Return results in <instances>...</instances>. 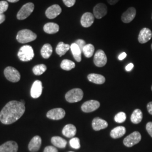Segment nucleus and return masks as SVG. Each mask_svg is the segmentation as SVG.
Wrapping results in <instances>:
<instances>
[{
    "mask_svg": "<svg viewBox=\"0 0 152 152\" xmlns=\"http://www.w3.org/2000/svg\"><path fill=\"white\" fill-rule=\"evenodd\" d=\"M93 12V14L95 18H96L98 19H102L107 14V6L103 3L98 4L94 7Z\"/></svg>",
    "mask_w": 152,
    "mask_h": 152,
    "instance_id": "nucleus-11",
    "label": "nucleus"
},
{
    "mask_svg": "<svg viewBox=\"0 0 152 152\" xmlns=\"http://www.w3.org/2000/svg\"><path fill=\"white\" fill-rule=\"evenodd\" d=\"M9 7V4L5 1H0V14H4L7 11Z\"/></svg>",
    "mask_w": 152,
    "mask_h": 152,
    "instance_id": "nucleus-34",
    "label": "nucleus"
},
{
    "mask_svg": "<svg viewBox=\"0 0 152 152\" xmlns=\"http://www.w3.org/2000/svg\"><path fill=\"white\" fill-rule=\"evenodd\" d=\"M147 110L149 113L152 115V102H149L147 105Z\"/></svg>",
    "mask_w": 152,
    "mask_h": 152,
    "instance_id": "nucleus-39",
    "label": "nucleus"
},
{
    "mask_svg": "<svg viewBox=\"0 0 152 152\" xmlns=\"http://www.w3.org/2000/svg\"></svg>",
    "mask_w": 152,
    "mask_h": 152,
    "instance_id": "nucleus-47",
    "label": "nucleus"
},
{
    "mask_svg": "<svg viewBox=\"0 0 152 152\" xmlns=\"http://www.w3.org/2000/svg\"><path fill=\"white\" fill-rule=\"evenodd\" d=\"M141 139V134L138 131H134L130 135L126 137L124 144L126 147H132L139 143Z\"/></svg>",
    "mask_w": 152,
    "mask_h": 152,
    "instance_id": "nucleus-7",
    "label": "nucleus"
},
{
    "mask_svg": "<svg viewBox=\"0 0 152 152\" xmlns=\"http://www.w3.org/2000/svg\"><path fill=\"white\" fill-rule=\"evenodd\" d=\"M44 31L48 34H55L59 31V26L55 23H48L44 26Z\"/></svg>",
    "mask_w": 152,
    "mask_h": 152,
    "instance_id": "nucleus-23",
    "label": "nucleus"
},
{
    "mask_svg": "<svg viewBox=\"0 0 152 152\" xmlns=\"http://www.w3.org/2000/svg\"><path fill=\"white\" fill-rule=\"evenodd\" d=\"M119 1L120 0H107V2L109 4L111 5H113L115 4H117Z\"/></svg>",
    "mask_w": 152,
    "mask_h": 152,
    "instance_id": "nucleus-42",
    "label": "nucleus"
},
{
    "mask_svg": "<svg viewBox=\"0 0 152 152\" xmlns=\"http://www.w3.org/2000/svg\"><path fill=\"white\" fill-rule=\"evenodd\" d=\"M134 68V64L132 63H130L126 66V70L128 72L131 71Z\"/></svg>",
    "mask_w": 152,
    "mask_h": 152,
    "instance_id": "nucleus-40",
    "label": "nucleus"
},
{
    "mask_svg": "<svg viewBox=\"0 0 152 152\" xmlns=\"http://www.w3.org/2000/svg\"><path fill=\"white\" fill-rule=\"evenodd\" d=\"M100 104L98 101L94 100H88L82 105V110L85 113L92 112L97 110L100 107Z\"/></svg>",
    "mask_w": 152,
    "mask_h": 152,
    "instance_id": "nucleus-9",
    "label": "nucleus"
},
{
    "mask_svg": "<svg viewBox=\"0 0 152 152\" xmlns=\"http://www.w3.org/2000/svg\"><path fill=\"white\" fill-rule=\"evenodd\" d=\"M142 119V113L140 109H135L131 116V121L134 124H138L141 122Z\"/></svg>",
    "mask_w": 152,
    "mask_h": 152,
    "instance_id": "nucleus-27",
    "label": "nucleus"
},
{
    "mask_svg": "<svg viewBox=\"0 0 152 152\" xmlns=\"http://www.w3.org/2000/svg\"><path fill=\"white\" fill-rule=\"evenodd\" d=\"M126 130L124 126H118L115 127L110 133V136L113 139L120 138L126 134Z\"/></svg>",
    "mask_w": 152,
    "mask_h": 152,
    "instance_id": "nucleus-22",
    "label": "nucleus"
},
{
    "mask_svg": "<svg viewBox=\"0 0 152 152\" xmlns=\"http://www.w3.org/2000/svg\"><path fill=\"white\" fill-rule=\"evenodd\" d=\"M94 62L98 67H103L107 63V58L104 51L102 50H98L94 55Z\"/></svg>",
    "mask_w": 152,
    "mask_h": 152,
    "instance_id": "nucleus-8",
    "label": "nucleus"
},
{
    "mask_svg": "<svg viewBox=\"0 0 152 152\" xmlns=\"http://www.w3.org/2000/svg\"><path fill=\"white\" fill-rule=\"evenodd\" d=\"M136 14V9L133 7H131L122 14L121 20L125 23H129L134 19Z\"/></svg>",
    "mask_w": 152,
    "mask_h": 152,
    "instance_id": "nucleus-13",
    "label": "nucleus"
},
{
    "mask_svg": "<svg viewBox=\"0 0 152 152\" xmlns=\"http://www.w3.org/2000/svg\"><path fill=\"white\" fill-rule=\"evenodd\" d=\"M75 63L73 61L68 59L63 60L60 64L61 68L65 71H71L75 67Z\"/></svg>",
    "mask_w": 152,
    "mask_h": 152,
    "instance_id": "nucleus-29",
    "label": "nucleus"
},
{
    "mask_svg": "<svg viewBox=\"0 0 152 152\" xmlns=\"http://www.w3.org/2000/svg\"><path fill=\"white\" fill-rule=\"evenodd\" d=\"M53 53V48L50 44H45L42 46L41 54L44 59H48Z\"/></svg>",
    "mask_w": 152,
    "mask_h": 152,
    "instance_id": "nucleus-28",
    "label": "nucleus"
},
{
    "mask_svg": "<svg viewBox=\"0 0 152 152\" xmlns=\"http://www.w3.org/2000/svg\"><path fill=\"white\" fill-rule=\"evenodd\" d=\"M152 37V32L151 29L144 28L141 29L138 36V41L140 44H145L148 42Z\"/></svg>",
    "mask_w": 152,
    "mask_h": 152,
    "instance_id": "nucleus-15",
    "label": "nucleus"
},
{
    "mask_svg": "<svg viewBox=\"0 0 152 152\" xmlns=\"http://www.w3.org/2000/svg\"><path fill=\"white\" fill-rule=\"evenodd\" d=\"M95 51V48L92 44H87L83 49V53L85 56L87 58H91L92 56Z\"/></svg>",
    "mask_w": 152,
    "mask_h": 152,
    "instance_id": "nucleus-30",
    "label": "nucleus"
},
{
    "mask_svg": "<svg viewBox=\"0 0 152 152\" xmlns=\"http://www.w3.org/2000/svg\"><path fill=\"white\" fill-rule=\"evenodd\" d=\"M69 144H70V145L72 148L76 149H78L81 147L80 141L78 137L72 138L69 141Z\"/></svg>",
    "mask_w": 152,
    "mask_h": 152,
    "instance_id": "nucleus-33",
    "label": "nucleus"
},
{
    "mask_svg": "<svg viewBox=\"0 0 152 152\" xmlns=\"http://www.w3.org/2000/svg\"><path fill=\"white\" fill-rule=\"evenodd\" d=\"M87 78L89 81L99 85L103 84L105 81V78L103 76L95 73H91L88 75L87 76Z\"/></svg>",
    "mask_w": 152,
    "mask_h": 152,
    "instance_id": "nucleus-21",
    "label": "nucleus"
},
{
    "mask_svg": "<svg viewBox=\"0 0 152 152\" xmlns=\"http://www.w3.org/2000/svg\"><path fill=\"white\" fill-rule=\"evenodd\" d=\"M77 132V129L75 126L72 124H68L65 126L62 131L64 136L71 138L75 136Z\"/></svg>",
    "mask_w": 152,
    "mask_h": 152,
    "instance_id": "nucleus-20",
    "label": "nucleus"
},
{
    "mask_svg": "<svg viewBox=\"0 0 152 152\" xmlns=\"http://www.w3.org/2000/svg\"><path fill=\"white\" fill-rule=\"evenodd\" d=\"M65 115V110L63 109L54 108L49 110L46 116L51 120H59L63 118Z\"/></svg>",
    "mask_w": 152,
    "mask_h": 152,
    "instance_id": "nucleus-10",
    "label": "nucleus"
},
{
    "mask_svg": "<svg viewBox=\"0 0 152 152\" xmlns=\"http://www.w3.org/2000/svg\"><path fill=\"white\" fill-rule=\"evenodd\" d=\"M4 75L7 80L12 82H17L20 79L19 71L12 66H7L4 70Z\"/></svg>",
    "mask_w": 152,
    "mask_h": 152,
    "instance_id": "nucleus-6",
    "label": "nucleus"
},
{
    "mask_svg": "<svg viewBox=\"0 0 152 152\" xmlns=\"http://www.w3.org/2000/svg\"></svg>",
    "mask_w": 152,
    "mask_h": 152,
    "instance_id": "nucleus-48",
    "label": "nucleus"
},
{
    "mask_svg": "<svg viewBox=\"0 0 152 152\" xmlns=\"http://www.w3.org/2000/svg\"><path fill=\"white\" fill-rule=\"evenodd\" d=\"M26 110L25 105L12 100L6 104L0 112V121L5 125H10L20 119Z\"/></svg>",
    "mask_w": 152,
    "mask_h": 152,
    "instance_id": "nucleus-1",
    "label": "nucleus"
},
{
    "mask_svg": "<svg viewBox=\"0 0 152 152\" xmlns=\"http://www.w3.org/2000/svg\"><path fill=\"white\" fill-rule=\"evenodd\" d=\"M34 5L32 2H28L24 5L17 14V18L19 20H24L29 16L34 10Z\"/></svg>",
    "mask_w": 152,
    "mask_h": 152,
    "instance_id": "nucleus-5",
    "label": "nucleus"
},
{
    "mask_svg": "<svg viewBox=\"0 0 152 152\" xmlns=\"http://www.w3.org/2000/svg\"><path fill=\"white\" fill-rule=\"evenodd\" d=\"M7 1L10 2H11V3H15V2H18L19 0H7Z\"/></svg>",
    "mask_w": 152,
    "mask_h": 152,
    "instance_id": "nucleus-44",
    "label": "nucleus"
},
{
    "mask_svg": "<svg viewBox=\"0 0 152 152\" xmlns=\"http://www.w3.org/2000/svg\"><path fill=\"white\" fill-rule=\"evenodd\" d=\"M71 50L75 59L77 62H80L81 61L82 51L78 46L75 42L73 43L71 45Z\"/></svg>",
    "mask_w": 152,
    "mask_h": 152,
    "instance_id": "nucleus-24",
    "label": "nucleus"
},
{
    "mask_svg": "<svg viewBox=\"0 0 152 152\" xmlns=\"http://www.w3.org/2000/svg\"><path fill=\"white\" fill-rule=\"evenodd\" d=\"M83 96V92L80 88H73L66 94L65 99L71 103L80 102Z\"/></svg>",
    "mask_w": 152,
    "mask_h": 152,
    "instance_id": "nucleus-4",
    "label": "nucleus"
},
{
    "mask_svg": "<svg viewBox=\"0 0 152 152\" xmlns=\"http://www.w3.org/2000/svg\"><path fill=\"white\" fill-rule=\"evenodd\" d=\"M151 48H152V46H151Z\"/></svg>",
    "mask_w": 152,
    "mask_h": 152,
    "instance_id": "nucleus-46",
    "label": "nucleus"
},
{
    "mask_svg": "<svg viewBox=\"0 0 152 152\" xmlns=\"http://www.w3.org/2000/svg\"><path fill=\"white\" fill-rule=\"evenodd\" d=\"M18 145L16 142L9 141L0 146V152H17Z\"/></svg>",
    "mask_w": 152,
    "mask_h": 152,
    "instance_id": "nucleus-17",
    "label": "nucleus"
},
{
    "mask_svg": "<svg viewBox=\"0 0 152 152\" xmlns=\"http://www.w3.org/2000/svg\"><path fill=\"white\" fill-rule=\"evenodd\" d=\"M42 92V84L39 80H36L33 83L31 89V95L33 98L37 99L39 98Z\"/></svg>",
    "mask_w": 152,
    "mask_h": 152,
    "instance_id": "nucleus-14",
    "label": "nucleus"
},
{
    "mask_svg": "<svg viewBox=\"0 0 152 152\" xmlns=\"http://www.w3.org/2000/svg\"><path fill=\"white\" fill-rule=\"evenodd\" d=\"M108 126L107 122L99 117L95 118L92 120V127L95 131H99L106 129Z\"/></svg>",
    "mask_w": 152,
    "mask_h": 152,
    "instance_id": "nucleus-19",
    "label": "nucleus"
},
{
    "mask_svg": "<svg viewBox=\"0 0 152 152\" xmlns=\"http://www.w3.org/2000/svg\"><path fill=\"white\" fill-rule=\"evenodd\" d=\"M126 120V115L124 112H119L114 117V121L117 123H123Z\"/></svg>",
    "mask_w": 152,
    "mask_h": 152,
    "instance_id": "nucleus-32",
    "label": "nucleus"
},
{
    "mask_svg": "<svg viewBox=\"0 0 152 152\" xmlns=\"http://www.w3.org/2000/svg\"><path fill=\"white\" fill-rule=\"evenodd\" d=\"M146 129L148 134L152 137V122H149L146 125Z\"/></svg>",
    "mask_w": 152,
    "mask_h": 152,
    "instance_id": "nucleus-38",
    "label": "nucleus"
},
{
    "mask_svg": "<svg viewBox=\"0 0 152 152\" xmlns=\"http://www.w3.org/2000/svg\"><path fill=\"white\" fill-rule=\"evenodd\" d=\"M61 12V8L58 5H53L47 9L45 12V15L48 18L53 19L59 15Z\"/></svg>",
    "mask_w": 152,
    "mask_h": 152,
    "instance_id": "nucleus-12",
    "label": "nucleus"
},
{
    "mask_svg": "<svg viewBox=\"0 0 152 152\" xmlns=\"http://www.w3.org/2000/svg\"><path fill=\"white\" fill-rule=\"evenodd\" d=\"M75 43L78 46V47L80 48V49L81 50L82 52H83V49L84 48V47L86 45L85 41L83 39H78L76 41Z\"/></svg>",
    "mask_w": 152,
    "mask_h": 152,
    "instance_id": "nucleus-35",
    "label": "nucleus"
},
{
    "mask_svg": "<svg viewBox=\"0 0 152 152\" xmlns=\"http://www.w3.org/2000/svg\"><path fill=\"white\" fill-rule=\"evenodd\" d=\"M95 16L94 14L87 12L83 14L81 19V24L82 26L85 28H88L91 27L94 22Z\"/></svg>",
    "mask_w": 152,
    "mask_h": 152,
    "instance_id": "nucleus-16",
    "label": "nucleus"
},
{
    "mask_svg": "<svg viewBox=\"0 0 152 152\" xmlns=\"http://www.w3.org/2000/svg\"><path fill=\"white\" fill-rule=\"evenodd\" d=\"M42 143L41 138L39 136H34L28 145V149L31 152H36L39 149Z\"/></svg>",
    "mask_w": 152,
    "mask_h": 152,
    "instance_id": "nucleus-18",
    "label": "nucleus"
},
{
    "mask_svg": "<svg viewBox=\"0 0 152 152\" xmlns=\"http://www.w3.org/2000/svg\"><path fill=\"white\" fill-rule=\"evenodd\" d=\"M63 1L65 5L68 7H72L76 3V0H63Z\"/></svg>",
    "mask_w": 152,
    "mask_h": 152,
    "instance_id": "nucleus-36",
    "label": "nucleus"
},
{
    "mask_svg": "<svg viewBox=\"0 0 152 152\" xmlns=\"http://www.w3.org/2000/svg\"><path fill=\"white\" fill-rule=\"evenodd\" d=\"M71 49V46L68 44H65L63 42H60L56 46V53L60 57L65 54V53Z\"/></svg>",
    "mask_w": 152,
    "mask_h": 152,
    "instance_id": "nucleus-25",
    "label": "nucleus"
},
{
    "mask_svg": "<svg viewBox=\"0 0 152 152\" xmlns=\"http://www.w3.org/2000/svg\"><path fill=\"white\" fill-rule=\"evenodd\" d=\"M51 143L55 146V147L59 148H64L67 142L65 140V139H63L62 137H59V136H54L51 138Z\"/></svg>",
    "mask_w": 152,
    "mask_h": 152,
    "instance_id": "nucleus-26",
    "label": "nucleus"
},
{
    "mask_svg": "<svg viewBox=\"0 0 152 152\" xmlns=\"http://www.w3.org/2000/svg\"><path fill=\"white\" fill-rule=\"evenodd\" d=\"M44 152H58V151L55 147L48 146L45 148Z\"/></svg>",
    "mask_w": 152,
    "mask_h": 152,
    "instance_id": "nucleus-37",
    "label": "nucleus"
},
{
    "mask_svg": "<svg viewBox=\"0 0 152 152\" xmlns=\"http://www.w3.org/2000/svg\"><path fill=\"white\" fill-rule=\"evenodd\" d=\"M47 69V66L45 64H38L33 68V72L36 76L42 75Z\"/></svg>",
    "mask_w": 152,
    "mask_h": 152,
    "instance_id": "nucleus-31",
    "label": "nucleus"
},
{
    "mask_svg": "<svg viewBox=\"0 0 152 152\" xmlns=\"http://www.w3.org/2000/svg\"><path fill=\"white\" fill-rule=\"evenodd\" d=\"M5 20V15L4 14H0V24H2Z\"/></svg>",
    "mask_w": 152,
    "mask_h": 152,
    "instance_id": "nucleus-43",
    "label": "nucleus"
},
{
    "mask_svg": "<svg viewBox=\"0 0 152 152\" xmlns=\"http://www.w3.org/2000/svg\"><path fill=\"white\" fill-rule=\"evenodd\" d=\"M18 56L19 59L23 61H29L34 58L33 49L29 45H24L19 50Z\"/></svg>",
    "mask_w": 152,
    "mask_h": 152,
    "instance_id": "nucleus-3",
    "label": "nucleus"
},
{
    "mask_svg": "<svg viewBox=\"0 0 152 152\" xmlns=\"http://www.w3.org/2000/svg\"><path fill=\"white\" fill-rule=\"evenodd\" d=\"M37 34L29 29H23L18 33L16 36L17 41L21 44H26L35 40Z\"/></svg>",
    "mask_w": 152,
    "mask_h": 152,
    "instance_id": "nucleus-2",
    "label": "nucleus"
},
{
    "mask_svg": "<svg viewBox=\"0 0 152 152\" xmlns=\"http://www.w3.org/2000/svg\"><path fill=\"white\" fill-rule=\"evenodd\" d=\"M127 56V54L126 53H122L119 55L118 56V59L120 60H124L125 58Z\"/></svg>",
    "mask_w": 152,
    "mask_h": 152,
    "instance_id": "nucleus-41",
    "label": "nucleus"
},
{
    "mask_svg": "<svg viewBox=\"0 0 152 152\" xmlns=\"http://www.w3.org/2000/svg\"><path fill=\"white\" fill-rule=\"evenodd\" d=\"M23 104H24L25 105V101L24 100H20V101Z\"/></svg>",
    "mask_w": 152,
    "mask_h": 152,
    "instance_id": "nucleus-45",
    "label": "nucleus"
}]
</instances>
